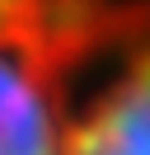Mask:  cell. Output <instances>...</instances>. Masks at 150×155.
<instances>
[{
    "label": "cell",
    "mask_w": 150,
    "mask_h": 155,
    "mask_svg": "<svg viewBox=\"0 0 150 155\" xmlns=\"http://www.w3.org/2000/svg\"><path fill=\"white\" fill-rule=\"evenodd\" d=\"M145 33L141 5L0 0V155H66L89 89Z\"/></svg>",
    "instance_id": "1"
},
{
    "label": "cell",
    "mask_w": 150,
    "mask_h": 155,
    "mask_svg": "<svg viewBox=\"0 0 150 155\" xmlns=\"http://www.w3.org/2000/svg\"><path fill=\"white\" fill-rule=\"evenodd\" d=\"M66 155H150V33L89 89Z\"/></svg>",
    "instance_id": "2"
}]
</instances>
